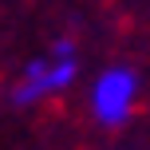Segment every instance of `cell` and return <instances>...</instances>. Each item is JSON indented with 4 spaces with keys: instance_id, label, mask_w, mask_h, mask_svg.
<instances>
[{
    "instance_id": "2",
    "label": "cell",
    "mask_w": 150,
    "mask_h": 150,
    "mask_svg": "<svg viewBox=\"0 0 150 150\" xmlns=\"http://www.w3.org/2000/svg\"><path fill=\"white\" fill-rule=\"evenodd\" d=\"M138 91H142V79H138L134 67H127V63L103 67L91 83V115H95V122L107 130L127 127L134 107H138Z\"/></svg>"
},
{
    "instance_id": "1",
    "label": "cell",
    "mask_w": 150,
    "mask_h": 150,
    "mask_svg": "<svg viewBox=\"0 0 150 150\" xmlns=\"http://www.w3.org/2000/svg\"><path fill=\"white\" fill-rule=\"evenodd\" d=\"M75 79H79V55H75V47L67 40H55L52 52H44L32 63H24V71H20V79H16L8 103H12L16 111H28V107H36L40 99L67 91Z\"/></svg>"
}]
</instances>
